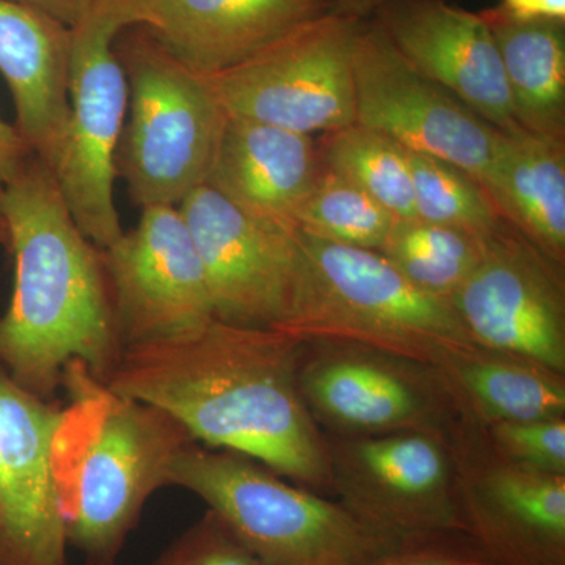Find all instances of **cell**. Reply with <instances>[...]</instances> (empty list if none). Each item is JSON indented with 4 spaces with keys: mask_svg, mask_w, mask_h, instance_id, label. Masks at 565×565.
<instances>
[{
    "mask_svg": "<svg viewBox=\"0 0 565 565\" xmlns=\"http://www.w3.org/2000/svg\"><path fill=\"white\" fill-rule=\"evenodd\" d=\"M303 349L292 334L214 319L188 337L122 349L106 384L173 416L196 444L332 498L327 437L300 393Z\"/></svg>",
    "mask_w": 565,
    "mask_h": 565,
    "instance_id": "1",
    "label": "cell"
},
{
    "mask_svg": "<svg viewBox=\"0 0 565 565\" xmlns=\"http://www.w3.org/2000/svg\"><path fill=\"white\" fill-rule=\"evenodd\" d=\"M14 256L13 294L0 318V364L54 401L73 360L106 381L122 343L103 248L81 232L54 173L33 156L0 193Z\"/></svg>",
    "mask_w": 565,
    "mask_h": 565,
    "instance_id": "2",
    "label": "cell"
},
{
    "mask_svg": "<svg viewBox=\"0 0 565 565\" xmlns=\"http://www.w3.org/2000/svg\"><path fill=\"white\" fill-rule=\"evenodd\" d=\"M61 388L68 403L52 438V475L66 542L87 565H115L193 440L173 416L115 392L79 360L66 364Z\"/></svg>",
    "mask_w": 565,
    "mask_h": 565,
    "instance_id": "3",
    "label": "cell"
},
{
    "mask_svg": "<svg viewBox=\"0 0 565 565\" xmlns=\"http://www.w3.org/2000/svg\"><path fill=\"white\" fill-rule=\"evenodd\" d=\"M299 237L302 285L282 332L302 343L352 345L429 367L479 348L451 305L416 288L382 253Z\"/></svg>",
    "mask_w": 565,
    "mask_h": 565,
    "instance_id": "4",
    "label": "cell"
},
{
    "mask_svg": "<svg viewBox=\"0 0 565 565\" xmlns=\"http://www.w3.org/2000/svg\"><path fill=\"white\" fill-rule=\"evenodd\" d=\"M169 486L202 498L267 565H366L397 545L239 452L192 441L174 456Z\"/></svg>",
    "mask_w": 565,
    "mask_h": 565,
    "instance_id": "5",
    "label": "cell"
},
{
    "mask_svg": "<svg viewBox=\"0 0 565 565\" xmlns=\"http://www.w3.org/2000/svg\"><path fill=\"white\" fill-rule=\"evenodd\" d=\"M129 87V121L117 173L137 206H180L206 184L226 111L210 79L185 66L143 25L117 43Z\"/></svg>",
    "mask_w": 565,
    "mask_h": 565,
    "instance_id": "6",
    "label": "cell"
},
{
    "mask_svg": "<svg viewBox=\"0 0 565 565\" xmlns=\"http://www.w3.org/2000/svg\"><path fill=\"white\" fill-rule=\"evenodd\" d=\"M147 22L148 0H95L70 28L68 131L54 178L74 222L99 248L125 233L114 188L129 87L115 41Z\"/></svg>",
    "mask_w": 565,
    "mask_h": 565,
    "instance_id": "7",
    "label": "cell"
},
{
    "mask_svg": "<svg viewBox=\"0 0 565 565\" xmlns=\"http://www.w3.org/2000/svg\"><path fill=\"white\" fill-rule=\"evenodd\" d=\"M362 22L322 14L207 79L228 117L307 136L340 131L355 122L353 47Z\"/></svg>",
    "mask_w": 565,
    "mask_h": 565,
    "instance_id": "8",
    "label": "cell"
},
{
    "mask_svg": "<svg viewBox=\"0 0 565 565\" xmlns=\"http://www.w3.org/2000/svg\"><path fill=\"white\" fill-rule=\"evenodd\" d=\"M449 430L326 435L333 500L396 544L460 533Z\"/></svg>",
    "mask_w": 565,
    "mask_h": 565,
    "instance_id": "9",
    "label": "cell"
},
{
    "mask_svg": "<svg viewBox=\"0 0 565 565\" xmlns=\"http://www.w3.org/2000/svg\"><path fill=\"white\" fill-rule=\"evenodd\" d=\"M206 273L217 321L282 332L302 285L296 226L247 214L207 185L182 200Z\"/></svg>",
    "mask_w": 565,
    "mask_h": 565,
    "instance_id": "10",
    "label": "cell"
},
{
    "mask_svg": "<svg viewBox=\"0 0 565 565\" xmlns=\"http://www.w3.org/2000/svg\"><path fill=\"white\" fill-rule=\"evenodd\" d=\"M449 445L460 533L490 565H565V476L508 462L465 415Z\"/></svg>",
    "mask_w": 565,
    "mask_h": 565,
    "instance_id": "11",
    "label": "cell"
},
{
    "mask_svg": "<svg viewBox=\"0 0 565 565\" xmlns=\"http://www.w3.org/2000/svg\"><path fill=\"white\" fill-rule=\"evenodd\" d=\"M353 93L355 125L455 163L487 188L500 129L418 73L371 18L363 20L353 47Z\"/></svg>",
    "mask_w": 565,
    "mask_h": 565,
    "instance_id": "12",
    "label": "cell"
},
{
    "mask_svg": "<svg viewBox=\"0 0 565 565\" xmlns=\"http://www.w3.org/2000/svg\"><path fill=\"white\" fill-rule=\"evenodd\" d=\"M448 303L479 348L565 374L564 266L508 221Z\"/></svg>",
    "mask_w": 565,
    "mask_h": 565,
    "instance_id": "13",
    "label": "cell"
},
{
    "mask_svg": "<svg viewBox=\"0 0 565 565\" xmlns=\"http://www.w3.org/2000/svg\"><path fill=\"white\" fill-rule=\"evenodd\" d=\"M103 256L122 348L177 340L214 321L202 256L178 206L141 207L136 228Z\"/></svg>",
    "mask_w": 565,
    "mask_h": 565,
    "instance_id": "14",
    "label": "cell"
},
{
    "mask_svg": "<svg viewBox=\"0 0 565 565\" xmlns=\"http://www.w3.org/2000/svg\"><path fill=\"white\" fill-rule=\"evenodd\" d=\"M299 385L316 423L343 437L449 430L460 416L435 367L352 345L305 343Z\"/></svg>",
    "mask_w": 565,
    "mask_h": 565,
    "instance_id": "15",
    "label": "cell"
},
{
    "mask_svg": "<svg viewBox=\"0 0 565 565\" xmlns=\"http://www.w3.org/2000/svg\"><path fill=\"white\" fill-rule=\"evenodd\" d=\"M62 407L0 364V565H66L52 438Z\"/></svg>",
    "mask_w": 565,
    "mask_h": 565,
    "instance_id": "16",
    "label": "cell"
},
{
    "mask_svg": "<svg viewBox=\"0 0 565 565\" xmlns=\"http://www.w3.org/2000/svg\"><path fill=\"white\" fill-rule=\"evenodd\" d=\"M371 20L418 73L493 128L519 131L500 51L484 14L445 0H388Z\"/></svg>",
    "mask_w": 565,
    "mask_h": 565,
    "instance_id": "17",
    "label": "cell"
},
{
    "mask_svg": "<svg viewBox=\"0 0 565 565\" xmlns=\"http://www.w3.org/2000/svg\"><path fill=\"white\" fill-rule=\"evenodd\" d=\"M332 2L148 0V22L143 28L185 66L214 77L329 13Z\"/></svg>",
    "mask_w": 565,
    "mask_h": 565,
    "instance_id": "18",
    "label": "cell"
},
{
    "mask_svg": "<svg viewBox=\"0 0 565 565\" xmlns=\"http://www.w3.org/2000/svg\"><path fill=\"white\" fill-rule=\"evenodd\" d=\"M70 46L68 25L0 0V73L13 98L17 128L52 173L68 131Z\"/></svg>",
    "mask_w": 565,
    "mask_h": 565,
    "instance_id": "19",
    "label": "cell"
},
{
    "mask_svg": "<svg viewBox=\"0 0 565 565\" xmlns=\"http://www.w3.org/2000/svg\"><path fill=\"white\" fill-rule=\"evenodd\" d=\"M322 167L313 136L228 117L204 185L247 214L294 226Z\"/></svg>",
    "mask_w": 565,
    "mask_h": 565,
    "instance_id": "20",
    "label": "cell"
},
{
    "mask_svg": "<svg viewBox=\"0 0 565 565\" xmlns=\"http://www.w3.org/2000/svg\"><path fill=\"white\" fill-rule=\"evenodd\" d=\"M486 191L505 221L550 259L565 263V141L501 132Z\"/></svg>",
    "mask_w": 565,
    "mask_h": 565,
    "instance_id": "21",
    "label": "cell"
},
{
    "mask_svg": "<svg viewBox=\"0 0 565 565\" xmlns=\"http://www.w3.org/2000/svg\"><path fill=\"white\" fill-rule=\"evenodd\" d=\"M435 370L457 411L481 426L565 416V374L541 364L473 348Z\"/></svg>",
    "mask_w": 565,
    "mask_h": 565,
    "instance_id": "22",
    "label": "cell"
},
{
    "mask_svg": "<svg viewBox=\"0 0 565 565\" xmlns=\"http://www.w3.org/2000/svg\"><path fill=\"white\" fill-rule=\"evenodd\" d=\"M500 51L516 125L565 141V21L514 20L481 11Z\"/></svg>",
    "mask_w": 565,
    "mask_h": 565,
    "instance_id": "23",
    "label": "cell"
},
{
    "mask_svg": "<svg viewBox=\"0 0 565 565\" xmlns=\"http://www.w3.org/2000/svg\"><path fill=\"white\" fill-rule=\"evenodd\" d=\"M323 166L351 181L397 221L416 218L408 150L385 134L353 125L323 134Z\"/></svg>",
    "mask_w": 565,
    "mask_h": 565,
    "instance_id": "24",
    "label": "cell"
},
{
    "mask_svg": "<svg viewBox=\"0 0 565 565\" xmlns=\"http://www.w3.org/2000/svg\"><path fill=\"white\" fill-rule=\"evenodd\" d=\"M486 239L455 226L411 218L394 223L379 253L416 288L448 302L478 266Z\"/></svg>",
    "mask_w": 565,
    "mask_h": 565,
    "instance_id": "25",
    "label": "cell"
},
{
    "mask_svg": "<svg viewBox=\"0 0 565 565\" xmlns=\"http://www.w3.org/2000/svg\"><path fill=\"white\" fill-rule=\"evenodd\" d=\"M396 221L362 189L326 166L292 218L294 226L308 236L374 252L381 250Z\"/></svg>",
    "mask_w": 565,
    "mask_h": 565,
    "instance_id": "26",
    "label": "cell"
},
{
    "mask_svg": "<svg viewBox=\"0 0 565 565\" xmlns=\"http://www.w3.org/2000/svg\"><path fill=\"white\" fill-rule=\"evenodd\" d=\"M416 218L489 237L504 225L481 182L455 163L408 151Z\"/></svg>",
    "mask_w": 565,
    "mask_h": 565,
    "instance_id": "27",
    "label": "cell"
},
{
    "mask_svg": "<svg viewBox=\"0 0 565 565\" xmlns=\"http://www.w3.org/2000/svg\"><path fill=\"white\" fill-rule=\"evenodd\" d=\"M487 440L508 462L565 476V416L482 426Z\"/></svg>",
    "mask_w": 565,
    "mask_h": 565,
    "instance_id": "28",
    "label": "cell"
},
{
    "mask_svg": "<svg viewBox=\"0 0 565 565\" xmlns=\"http://www.w3.org/2000/svg\"><path fill=\"white\" fill-rule=\"evenodd\" d=\"M156 565H267L207 509L195 525L169 546Z\"/></svg>",
    "mask_w": 565,
    "mask_h": 565,
    "instance_id": "29",
    "label": "cell"
},
{
    "mask_svg": "<svg viewBox=\"0 0 565 565\" xmlns=\"http://www.w3.org/2000/svg\"><path fill=\"white\" fill-rule=\"evenodd\" d=\"M366 565H490L462 533L427 535L401 542Z\"/></svg>",
    "mask_w": 565,
    "mask_h": 565,
    "instance_id": "30",
    "label": "cell"
},
{
    "mask_svg": "<svg viewBox=\"0 0 565 565\" xmlns=\"http://www.w3.org/2000/svg\"><path fill=\"white\" fill-rule=\"evenodd\" d=\"M32 148L17 128L0 118V193L33 158Z\"/></svg>",
    "mask_w": 565,
    "mask_h": 565,
    "instance_id": "31",
    "label": "cell"
},
{
    "mask_svg": "<svg viewBox=\"0 0 565 565\" xmlns=\"http://www.w3.org/2000/svg\"><path fill=\"white\" fill-rule=\"evenodd\" d=\"M493 9L514 20L565 21V0H500Z\"/></svg>",
    "mask_w": 565,
    "mask_h": 565,
    "instance_id": "32",
    "label": "cell"
},
{
    "mask_svg": "<svg viewBox=\"0 0 565 565\" xmlns=\"http://www.w3.org/2000/svg\"><path fill=\"white\" fill-rule=\"evenodd\" d=\"M14 2L43 11L68 28H73L87 13L95 0H14Z\"/></svg>",
    "mask_w": 565,
    "mask_h": 565,
    "instance_id": "33",
    "label": "cell"
},
{
    "mask_svg": "<svg viewBox=\"0 0 565 565\" xmlns=\"http://www.w3.org/2000/svg\"><path fill=\"white\" fill-rule=\"evenodd\" d=\"M385 2L388 0H333L329 13L353 18V20H367Z\"/></svg>",
    "mask_w": 565,
    "mask_h": 565,
    "instance_id": "34",
    "label": "cell"
},
{
    "mask_svg": "<svg viewBox=\"0 0 565 565\" xmlns=\"http://www.w3.org/2000/svg\"><path fill=\"white\" fill-rule=\"evenodd\" d=\"M0 245L6 247L7 250L10 248V234L9 228H7V223L3 221L2 215H0Z\"/></svg>",
    "mask_w": 565,
    "mask_h": 565,
    "instance_id": "35",
    "label": "cell"
}]
</instances>
